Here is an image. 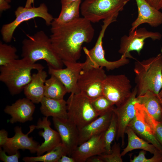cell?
<instances>
[{"label":"cell","mask_w":162,"mask_h":162,"mask_svg":"<svg viewBox=\"0 0 162 162\" xmlns=\"http://www.w3.org/2000/svg\"><path fill=\"white\" fill-rule=\"evenodd\" d=\"M104 132L93 136L77 147L71 155L75 162H86L90 157L106 153Z\"/></svg>","instance_id":"2e32d148"},{"label":"cell","mask_w":162,"mask_h":162,"mask_svg":"<svg viewBox=\"0 0 162 162\" xmlns=\"http://www.w3.org/2000/svg\"><path fill=\"white\" fill-rule=\"evenodd\" d=\"M8 134L5 130L2 129L0 131V146L2 147L6 143L8 138Z\"/></svg>","instance_id":"8d00e7d4"},{"label":"cell","mask_w":162,"mask_h":162,"mask_svg":"<svg viewBox=\"0 0 162 162\" xmlns=\"http://www.w3.org/2000/svg\"><path fill=\"white\" fill-rule=\"evenodd\" d=\"M137 96L149 91L158 95L162 88V51L156 56L135 63Z\"/></svg>","instance_id":"3957f363"},{"label":"cell","mask_w":162,"mask_h":162,"mask_svg":"<svg viewBox=\"0 0 162 162\" xmlns=\"http://www.w3.org/2000/svg\"><path fill=\"white\" fill-rule=\"evenodd\" d=\"M86 162H103L99 155L92 156L88 158Z\"/></svg>","instance_id":"ab89813d"},{"label":"cell","mask_w":162,"mask_h":162,"mask_svg":"<svg viewBox=\"0 0 162 162\" xmlns=\"http://www.w3.org/2000/svg\"><path fill=\"white\" fill-rule=\"evenodd\" d=\"M63 155H67L66 150L61 142L51 151L44 155L36 157H26L22 160L26 162H58Z\"/></svg>","instance_id":"83f0119b"},{"label":"cell","mask_w":162,"mask_h":162,"mask_svg":"<svg viewBox=\"0 0 162 162\" xmlns=\"http://www.w3.org/2000/svg\"><path fill=\"white\" fill-rule=\"evenodd\" d=\"M51 25L50 38L56 52L63 62H77L83 44L91 42L93 38L91 22L83 17L64 24L52 21Z\"/></svg>","instance_id":"6da1fadb"},{"label":"cell","mask_w":162,"mask_h":162,"mask_svg":"<svg viewBox=\"0 0 162 162\" xmlns=\"http://www.w3.org/2000/svg\"><path fill=\"white\" fill-rule=\"evenodd\" d=\"M35 108L34 104L26 98L19 99L11 105L6 106L4 111L10 116L9 121L11 123H23L33 120Z\"/></svg>","instance_id":"ac0fdd59"},{"label":"cell","mask_w":162,"mask_h":162,"mask_svg":"<svg viewBox=\"0 0 162 162\" xmlns=\"http://www.w3.org/2000/svg\"><path fill=\"white\" fill-rule=\"evenodd\" d=\"M66 88L63 84L56 77L51 75L45 83L44 96L48 98L62 99L67 93Z\"/></svg>","instance_id":"4316f807"},{"label":"cell","mask_w":162,"mask_h":162,"mask_svg":"<svg viewBox=\"0 0 162 162\" xmlns=\"http://www.w3.org/2000/svg\"><path fill=\"white\" fill-rule=\"evenodd\" d=\"M146 151L142 150L137 156L134 155L133 159H130V162H162V152L157 149L153 156L150 158H146Z\"/></svg>","instance_id":"836d02e7"},{"label":"cell","mask_w":162,"mask_h":162,"mask_svg":"<svg viewBox=\"0 0 162 162\" xmlns=\"http://www.w3.org/2000/svg\"><path fill=\"white\" fill-rule=\"evenodd\" d=\"M131 88L130 80L125 75H107L103 83V95L118 106L130 97Z\"/></svg>","instance_id":"30bf717a"},{"label":"cell","mask_w":162,"mask_h":162,"mask_svg":"<svg viewBox=\"0 0 162 162\" xmlns=\"http://www.w3.org/2000/svg\"><path fill=\"white\" fill-rule=\"evenodd\" d=\"M48 117L45 116L42 119L39 118L35 128L43 129L44 131L39 132V135L43 137L44 142L39 145L37 152V156H40L44 152H49L61 142L59 134L57 131L54 130L50 127L51 123Z\"/></svg>","instance_id":"d6986e66"},{"label":"cell","mask_w":162,"mask_h":162,"mask_svg":"<svg viewBox=\"0 0 162 162\" xmlns=\"http://www.w3.org/2000/svg\"><path fill=\"white\" fill-rule=\"evenodd\" d=\"M161 9H162V8H161Z\"/></svg>","instance_id":"bcb514c9"},{"label":"cell","mask_w":162,"mask_h":162,"mask_svg":"<svg viewBox=\"0 0 162 162\" xmlns=\"http://www.w3.org/2000/svg\"><path fill=\"white\" fill-rule=\"evenodd\" d=\"M137 106L144 120L150 127L155 137L162 146V123L156 120L142 105L139 104Z\"/></svg>","instance_id":"f1b7e54d"},{"label":"cell","mask_w":162,"mask_h":162,"mask_svg":"<svg viewBox=\"0 0 162 162\" xmlns=\"http://www.w3.org/2000/svg\"><path fill=\"white\" fill-rule=\"evenodd\" d=\"M136 115L128 127L132 129L140 137L154 145L162 152V146L155 137L149 125L144 120L140 112L135 105Z\"/></svg>","instance_id":"7402d4cb"},{"label":"cell","mask_w":162,"mask_h":162,"mask_svg":"<svg viewBox=\"0 0 162 162\" xmlns=\"http://www.w3.org/2000/svg\"><path fill=\"white\" fill-rule=\"evenodd\" d=\"M158 96L159 98H162V88L158 94Z\"/></svg>","instance_id":"7bdbcfd3"},{"label":"cell","mask_w":162,"mask_h":162,"mask_svg":"<svg viewBox=\"0 0 162 162\" xmlns=\"http://www.w3.org/2000/svg\"><path fill=\"white\" fill-rule=\"evenodd\" d=\"M103 162H122L121 147L119 143L115 142L109 154L104 153L98 155Z\"/></svg>","instance_id":"d6a6232c"},{"label":"cell","mask_w":162,"mask_h":162,"mask_svg":"<svg viewBox=\"0 0 162 162\" xmlns=\"http://www.w3.org/2000/svg\"><path fill=\"white\" fill-rule=\"evenodd\" d=\"M117 129V118L115 114L113 112L110 124L104 132V137L106 154H109L111 152V144L116 138Z\"/></svg>","instance_id":"4dcf8cb0"},{"label":"cell","mask_w":162,"mask_h":162,"mask_svg":"<svg viewBox=\"0 0 162 162\" xmlns=\"http://www.w3.org/2000/svg\"><path fill=\"white\" fill-rule=\"evenodd\" d=\"M15 19L10 23L4 25L1 29L2 39L7 43L11 41L15 30L22 22L38 17L43 19L46 25L50 26L54 19L48 12L47 6L44 3L37 7L19 6L15 11Z\"/></svg>","instance_id":"9c48e42d"},{"label":"cell","mask_w":162,"mask_h":162,"mask_svg":"<svg viewBox=\"0 0 162 162\" xmlns=\"http://www.w3.org/2000/svg\"><path fill=\"white\" fill-rule=\"evenodd\" d=\"M137 90L135 87L129 98L122 104L114 107L113 110L117 119V129L116 139L117 140L121 139V146L122 147L124 144L126 128L136 115L135 105L137 102Z\"/></svg>","instance_id":"4fadbf2b"},{"label":"cell","mask_w":162,"mask_h":162,"mask_svg":"<svg viewBox=\"0 0 162 162\" xmlns=\"http://www.w3.org/2000/svg\"><path fill=\"white\" fill-rule=\"evenodd\" d=\"M148 4L159 10L162 7V0H144Z\"/></svg>","instance_id":"d590c367"},{"label":"cell","mask_w":162,"mask_h":162,"mask_svg":"<svg viewBox=\"0 0 162 162\" xmlns=\"http://www.w3.org/2000/svg\"><path fill=\"white\" fill-rule=\"evenodd\" d=\"M40 103V110L45 116L68 119L67 102L64 99H55L44 96Z\"/></svg>","instance_id":"603a6c76"},{"label":"cell","mask_w":162,"mask_h":162,"mask_svg":"<svg viewBox=\"0 0 162 162\" xmlns=\"http://www.w3.org/2000/svg\"><path fill=\"white\" fill-rule=\"evenodd\" d=\"M35 128V125L31 126L29 131L25 134L22 132L21 127H15L14 135L11 138H8L6 143L2 147L10 155L15 154L19 149H28L32 153L37 152L40 145L33 140L32 137L28 136V134Z\"/></svg>","instance_id":"9a60e30c"},{"label":"cell","mask_w":162,"mask_h":162,"mask_svg":"<svg viewBox=\"0 0 162 162\" xmlns=\"http://www.w3.org/2000/svg\"><path fill=\"white\" fill-rule=\"evenodd\" d=\"M63 63L66 67L64 68L56 69L48 67L49 74L58 79L65 87L68 93H80L77 82L81 71L86 64V62H63Z\"/></svg>","instance_id":"7c38bea8"},{"label":"cell","mask_w":162,"mask_h":162,"mask_svg":"<svg viewBox=\"0 0 162 162\" xmlns=\"http://www.w3.org/2000/svg\"><path fill=\"white\" fill-rule=\"evenodd\" d=\"M117 18L116 16H113L103 20V24L102 26L101 30L94 46L90 50L86 47L83 48L86 56V61L88 64L105 67L109 70L118 68L129 63L128 58L123 55H122L119 59L114 61L107 60L105 56L103 39L108 27L110 24L116 21Z\"/></svg>","instance_id":"8992f818"},{"label":"cell","mask_w":162,"mask_h":162,"mask_svg":"<svg viewBox=\"0 0 162 162\" xmlns=\"http://www.w3.org/2000/svg\"><path fill=\"white\" fill-rule=\"evenodd\" d=\"M9 3L12 0H6Z\"/></svg>","instance_id":"f6af8a7d"},{"label":"cell","mask_w":162,"mask_h":162,"mask_svg":"<svg viewBox=\"0 0 162 162\" xmlns=\"http://www.w3.org/2000/svg\"><path fill=\"white\" fill-rule=\"evenodd\" d=\"M43 70L32 74L31 81L23 89L26 98L34 104L40 103L44 97L45 83L48 75Z\"/></svg>","instance_id":"44dd1931"},{"label":"cell","mask_w":162,"mask_h":162,"mask_svg":"<svg viewBox=\"0 0 162 162\" xmlns=\"http://www.w3.org/2000/svg\"><path fill=\"white\" fill-rule=\"evenodd\" d=\"M27 38L22 42V56L32 63L39 60H45L48 67L62 68V59L54 50L50 37L42 31L34 34L26 35Z\"/></svg>","instance_id":"7a4b0ae2"},{"label":"cell","mask_w":162,"mask_h":162,"mask_svg":"<svg viewBox=\"0 0 162 162\" xmlns=\"http://www.w3.org/2000/svg\"><path fill=\"white\" fill-rule=\"evenodd\" d=\"M42 64L32 63L26 59H15L0 66V80L7 87L12 95L18 94L31 81L33 70H43Z\"/></svg>","instance_id":"277c9868"},{"label":"cell","mask_w":162,"mask_h":162,"mask_svg":"<svg viewBox=\"0 0 162 162\" xmlns=\"http://www.w3.org/2000/svg\"><path fill=\"white\" fill-rule=\"evenodd\" d=\"M129 1L85 0L80 5L81 14L91 22H98L112 16H118Z\"/></svg>","instance_id":"5b68a950"},{"label":"cell","mask_w":162,"mask_h":162,"mask_svg":"<svg viewBox=\"0 0 162 162\" xmlns=\"http://www.w3.org/2000/svg\"><path fill=\"white\" fill-rule=\"evenodd\" d=\"M55 128L58 133L61 142L64 148L67 155H71L79 146V130L77 126L68 119L53 118Z\"/></svg>","instance_id":"5bb4252c"},{"label":"cell","mask_w":162,"mask_h":162,"mask_svg":"<svg viewBox=\"0 0 162 162\" xmlns=\"http://www.w3.org/2000/svg\"><path fill=\"white\" fill-rule=\"evenodd\" d=\"M90 101L93 107L99 116L113 110L115 107L112 103L103 95Z\"/></svg>","instance_id":"1f68e13d"},{"label":"cell","mask_w":162,"mask_h":162,"mask_svg":"<svg viewBox=\"0 0 162 162\" xmlns=\"http://www.w3.org/2000/svg\"><path fill=\"white\" fill-rule=\"evenodd\" d=\"M160 102H161V104H162V98H160Z\"/></svg>","instance_id":"ee69618b"},{"label":"cell","mask_w":162,"mask_h":162,"mask_svg":"<svg viewBox=\"0 0 162 162\" xmlns=\"http://www.w3.org/2000/svg\"><path fill=\"white\" fill-rule=\"evenodd\" d=\"M106 76L103 67L90 65L86 62L77 82L80 92L90 100L103 95V83Z\"/></svg>","instance_id":"ba28073f"},{"label":"cell","mask_w":162,"mask_h":162,"mask_svg":"<svg viewBox=\"0 0 162 162\" xmlns=\"http://www.w3.org/2000/svg\"><path fill=\"white\" fill-rule=\"evenodd\" d=\"M66 102L68 119L79 130L99 116L90 100L80 92L71 93Z\"/></svg>","instance_id":"52a82bcc"},{"label":"cell","mask_w":162,"mask_h":162,"mask_svg":"<svg viewBox=\"0 0 162 162\" xmlns=\"http://www.w3.org/2000/svg\"><path fill=\"white\" fill-rule=\"evenodd\" d=\"M162 35L159 32L149 31L144 27L136 29L125 35L120 40L118 52L128 58H134L130 52L136 51L139 54L143 49L145 40L148 38L152 40H160Z\"/></svg>","instance_id":"8fae6325"},{"label":"cell","mask_w":162,"mask_h":162,"mask_svg":"<svg viewBox=\"0 0 162 162\" xmlns=\"http://www.w3.org/2000/svg\"><path fill=\"white\" fill-rule=\"evenodd\" d=\"M81 1L62 5V8L58 16L54 18L53 21L58 24L67 23L80 17V9Z\"/></svg>","instance_id":"484cf974"},{"label":"cell","mask_w":162,"mask_h":162,"mask_svg":"<svg viewBox=\"0 0 162 162\" xmlns=\"http://www.w3.org/2000/svg\"><path fill=\"white\" fill-rule=\"evenodd\" d=\"M16 48L11 45L0 42V66L4 65L18 59Z\"/></svg>","instance_id":"f546056e"},{"label":"cell","mask_w":162,"mask_h":162,"mask_svg":"<svg viewBox=\"0 0 162 162\" xmlns=\"http://www.w3.org/2000/svg\"><path fill=\"white\" fill-rule=\"evenodd\" d=\"M78 1H81V0H61V2L62 5L68 4Z\"/></svg>","instance_id":"60d3db41"},{"label":"cell","mask_w":162,"mask_h":162,"mask_svg":"<svg viewBox=\"0 0 162 162\" xmlns=\"http://www.w3.org/2000/svg\"><path fill=\"white\" fill-rule=\"evenodd\" d=\"M128 137V143L121 152L122 156L133 150L141 149L154 154L157 148L152 144L139 137L130 128L127 127L125 130Z\"/></svg>","instance_id":"d4e9b609"},{"label":"cell","mask_w":162,"mask_h":162,"mask_svg":"<svg viewBox=\"0 0 162 162\" xmlns=\"http://www.w3.org/2000/svg\"><path fill=\"white\" fill-rule=\"evenodd\" d=\"M63 155L59 160L58 162H75L74 158L72 157Z\"/></svg>","instance_id":"f35d334b"},{"label":"cell","mask_w":162,"mask_h":162,"mask_svg":"<svg viewBox=\"0 0 162 162\" xmlns=\"http://www.w3.org/2000/svg\"><path fill=\"white\" fill-rule=\"evenodd\" d=\"M11 8L9 2L6 0H0V11L2 12L4 11L8 10Z\"/></svg>","instance_id":"74e56055"},{"label":"cell","mask_w":162,"mask_h":162,"mask_svg":"<svg viewBox=\"0 0 162 162\" xmlns=\"http://www.w3.org/2000/svg\"><path fill=\"white\" fill-rule=\"evenodd\" d=\"M113 110L109 111L79 130V145L93 136L104 132L111 121Z\"/></svg>","instance_id":"ffe728a7"},{"label":"cell","mask_w":162,"mask_h":162,"mask_svg":"<svg viewBox=\"0 0 162 162\" xmlns=\"http://www.w3.org/2000/svg\"><path fill=\"white\" fill-rule=\"evenodd\" d=\"M136 99L156 120L162 123V104L158 95L148 91L142 95L137 96Z\"/></svg>","instance_id":"cb8c5ba5"},{"label":"cell","mask_w":162,"mask_h":162,"mask_svg":"<svg viewBox=\"0 0 162 162\" xmlns=\"http://www.w3.org/2000/svg\"><path fill=\"white\" fill-rule=\"evenodd\" d=\"M34 0H27L25 7L29 8L32 7V4H33Z\"/></svg>","instance_id":"b9f144b4"},{"label":"cell","mask_w":162,"mask_h":162,"mask_svg":"<svg viewBox=\"0 0 162 162\" xmlns=\"http://www.w3.org/2000/svg\"><path fill=\"white\" fill-rule=\"evenodd\" d=\"M6 152L1 148L0 149V159L4 162H18L20 157L19 151L14 154L7 155Z\"/></svg>","instance_id":"e575fe53"},{"label":"cell","mask_w":162,"mask_h":162,"mask_svg":"<svg viewBox=\"0 0 162 162\" xmlns=\"http://www.w3.org/2000/svg\"><path fill=\"white\" fill-rule=\"evenodd\" d=\"M135 1L138 14L131 24L129 32L134 31L144 23H147L152 27H157L162 24V12L151 6L144 0Z\"/></svg>","instance_id":"e0dca14e"}]
</instances>
